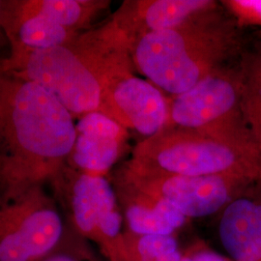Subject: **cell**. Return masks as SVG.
Segmentation results:
<instances>
[{"mask_svg":"<svg viewBox=\"0 0 261 261\" xmlns=\"http://www.w3.org/2000/svg\"><path fill=\"white\" fill-rule=\"evenodd\" d=\"M75 118L38 84L0 73V191L47 185L66 166Z\"/></svg>","mask_w":261,"mask_h":261,"instance_id":"cell-1","label":"cell"},{"mask_svg":"<svg viewBox=\"0 0 261 261\" xmlns=\"http://www.w3.org/2000/svg\"><path fill=\"white\" fill-rule=\"evenodd\" d=\"M130 59L127 38L110 19L63 46L9 51L0 58V73L38 84L77 119L90 112L105 114L109 82Z\"/></svg>","mask_w":261,"mask_h":261,"instance_id":"cell-2","label":"cell"},{"mask_svg":"<svg viewBox=\"0 0 261 261\" xmlns=\"http://www.w3.org/2000/svg\"><path fill=\"white\" fill-rule=\"evenodd\" d=\"M238 24L218 6L129 45L135 69L172 96L194 87L241 49Z\"/></svg>","mask_w":261,"mask_h":261,"instance_id":"cell-3","label":"cell"},{"mask_svg":"<svg viewBox=\"0 0 261 261\" xmlns=\"http://www.w3.org/2000/svg\"><path fill=\"white\" fill-rule=\"evenodd\" d=\"M123 165L139 173L261 180V151L254 142L182 128H164L141 140Z\"/></svg>","mask_w":261,"mask_h":261,"instance_id":"cell-4","label":"cell"},{"mask_svg":"<svg viewBox=\"0 0 261 261\" xmlns=\"http://www.w3.org/2000/svg\"><path fill=\"white\" fill-rule=\"evenodd\" d=\"M49 185L72 231L95 244L107 260H126L124 221L110 178L65 166Z\"/></svg>","mask_w":261,"mask_h":261,"instance_id":"cell-5","label":"cell"},{"mask_svg":"<svg viewBox=\"0 0 261 261\" xmlns=\"http://www.w3.org/2000/svg\"><path fill=\"white\" fill-rule=\"evenodd\" d=\"M63 215L46 185L0 191V261H42L62 244Z\"/></svg>","mask_w":261,"mask_h":261,"instance_id":"cell-6","label":"cell"},{"mask_svg":"<svg viewBox=\"0 0 261 261\" xmlns=\"http://www.w3.org/2000/svg\"><path fill=\"white\" fill-rule=\"evenodd\" d=\"M164 128L200 130L218 138L254 142L241 112L239 69L222 67L191 89L168 98Z\"/></svg>","mask_w":261,"mask_h":261,"instance_id":"cell-7","label":"cell"},{"mask_svg":"<svg viewBox=\"0 0 261 261\" xmlns=\"http://www.w3.org/2000/svg\"><path fill=\"white\" fill-rule=\"evenodd\" d=\"M114 174L150 196L168 201L189 220L220 213L235 196L255 182L234 176L139 173L124 165Z\"/></svg>","mask_w":261,"mask_h":261,"instance_id":"cell-8","label":"cell"},{"mask_svg":"<svg viewBox=\"0 0 261 261\" xmlns=\"http://www.w3.org/2000/svg\"><path fill=\"white\" fill-rule=\"evenodd\" d=\"M130 60L112 75L105 96V114L145 139L156 135L168 121V98L148 81L134 74Z\"/></svg>","mask_w":261,"mask_h":261,"instance_id":"cell-9","label":"cell"},{"mask_svg":"<svg viewBox=\"0 0 261 261\" xmlns=\"http://www.w3.org/2000/svg\"><path fill=\"white\" fill-rule=\"evenodd\" d=\"M129 139L128 129L101 112L77 118L74 145L66 166L82 173L108 177L122 158Z\"/></svg>","mask_w":261,"mask_h":261,"instance_id":"cell-10","label":"cell"},{"mask_svg":"<svg viewBox=\"0 0 261 261\" xmlns=\"http://www.w3.org/2000/svg\"><path fill=\"white\" fill-rule=\"evenodd\" d=\"M219 214V239L229 258L261 261V180L243 190Z\"/></svg>","mask_w":261,"mask_h":261,"instance_id":"cell-11","label":"cell"},{"mask_svg":"<svg viewBox=\"0 0 261 261\" xmlns=\"http://www.w3.org/2000/svg\"><path fill=\"white\" fill-rule=\"evenodd\" d=\"M217 6L213 0H127L111 19L130 45L146 34L176 28Z\"/></svg>","mask_w":261,"mask_h":261,"instance_id":"cell-12","label":"cell"},{"mask_svg":"<svg viewBox=\"0 0 261 261\" xmlns=\"http://www.w3.org/2000/svg\"><path fill=\"white\" fill-rule=\"evenodd\" d=\"M111 181L121 209L126 231L174 235L190 221L168 201L150 196L118 175L113 173Z\"/></svg>","mask_w":261,"mask_h":261,"instance_id":"cell-13","label":"cell"},{"mask_svg":"<svg viewBox=\"0 0 261 261\" xmlns=\"http://www.w3.org/2000/svg\"><path fill=\"white\" fill-rule=\"evenodd\" d=\"M1 22L9 51H35L63 46L81 34L23 8L19 0H3Z\"/></svg>","mask_w":261,"mask_h":261,"instance_id":"cell-14","label":"cell"},{"mask_svg":"<svg viewBox=\"0 0 261 261\" xmlns=\"http://www.w3.org/2000/svg\"><path fill=\"white\" fill-rule=\"evenodd\" d=\"M23 8L43 15L76 33L92 28L111 5L107 0H19Z\"/></svg>","mask_w":261,"mask_h":261,"instance_id":"cell-15","label":"cell"},{"mask_svg":"<svg viewBox=\"0 0 261 261\" xmlns=\"http://www.w3.org/2000/svg\"><path fill=\"white\" fill-rule=\"evenodd\" d=\"M238 69L243 119L261 151V46L244 54Z\"/></svg>","mask_w":261,"mask_h":261,"instance_id":"cell-16","label":"cell"},{"mask_svg":"<svg viewBox=\"0 0 261 261\" xmlns=\"http://www.w3.org/2000/svg\"><path fill=\"white\" fill-rule=\"evenodd\" d=\"M126 246L125 261H182L177 234H135L124 229Z\"/></svg>","mask_w":261,"mask_h":261,"instance_id":"cell-17","label":"cell"},{"mask_svg":"<svg viewBox=\"0 0 261 261\" xmlns=\"http://www.w3.org/2000/svg\"><path fill=\"white\" fill-rule=\"evenodd\" d=\"M86 243L67 226L62 244L42 261H97Z\"/></svg>","mask_w":261,"mask_h":261,"instance_id":"cell-18","label":"cell"},{"mask_svg":"<svg viewBox=\"0 0 261 261\" xmlns=\"http://www.w3.org/2000/svg\"><path fill=\"white\" fill-rule=\"evenodd\" d=\"M223 4L233 16L238 27H261V0H226Z\"/></svg>","mask_w":261,"mask_h":261,"instance_id":"cell-19","label":"cell"},{"mask_svg":"<svg viewBox=\"0 0 261 261\" xmlns=\"http://www.w3.org/2000/svg\"><path fill=\"white\" fill-rule=\"evenodd\" d=\"M190 261H233L208 248L203 243H196L186 251Z\"/></svg>","mask_w":261,"mask_h":261,"instance_id":"cell-20","label":"cell"},{"mask_svg":"<svg viewBox=\"0 0 261 261\" xmlns=\"http://www.w3.org/2000/svg\"><path fill=\"white\" fill-rule=\"evenodd\" d=\"M2 7H3V0H0V49L4 48L5 47H9V42L8 39L6 37V34L4 32V29L2 27Z\"/></svg>","mask_w":261,"mask_h":261,"instance_id":"cell-21","label":"cell"},{"mask_svg":"<svg viewBox=\"0 0 261 261\" xmlns=\"http://www.w3.org/2000/svg\"><path fill=\"white\" fill-rule=\"evenodd\" d=\"M182 261H190V259H189V257H188V255H187L186 252H184V255H183Z\"/></svg>","mask_w":261,"mask_h":261,"instance_id":"cell-22","label":"cell"},{"mask_svg":"<svg viewBox=\"0 0 261 261\" xmlns=\"http://www.w3.org/2000/svg\"><path fill=\"white\" fill-rule=\"evenodd\" d=\"M2 165H3V162H2V159L0 158V171H1V168H2Z\"/></svg>","mask_w":261,"mask_h":261,"instance_id":"cell-23","label":"cell"}]
</instances>
